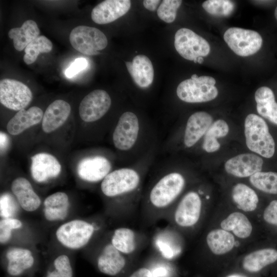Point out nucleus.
Here are the masks:
<instances>
[{
  "mask_svg": "<svg viewBox=\"0 0 277 277\" xmlns=\"http://www.w3.org/2000/svg\"><path fill=\"white\" fill-rule=\"evenodd\" d=\"M251 184L265 193L277 194V172L260 171L250 176Z\"/></svg>",
  "mask_w": 277,
  "mask_h": 277,
  "instance_id": "f704fd0d",
  "label": "nucleus"
},
{
  "mask_svg": "<svg viewBox=\"0 0 277 277\" xmlns=\"http://www.w3.org/2000/svg\"><path fill=\"white\" fill-rule=\"evenodd\" d=\"M150 126L145 125L133 112L127 111L119 117L112 140L115 149L125 156V161H135L155 145Z\"/></svg>",
  "mask_w": 277,
  "mask_h": 277,
  "instance_id": "7ed1b4c3",
  "label": "nucleus"
},
{
  "mask_svg": "<svg viewBox=\"0 0 277 277\" xmlns=\"http://www.w3.org/2000/svg\"><path fill=\"white\" fill-rule=\"evenodd\" d=\"M265 221L277 226V200L271 201L265 208L263 213Z\"/></svg>",
  "mask_w": 277,
  "mask_h": 277,
  "instance_id": "a19ab883",
  "label": "nucleus"
},
{
  "mask_svg": "<svg viewBox=\"0 0 277 277\" xmlns=\"http://www.w3.org/2000/svg\"><path fill=\"white\" fill-rule=\"evenodd\" d=\"M126 277H154L148 264L138 267Z\"/></svg>",
  "mask_w": 277,
  "mask_h": 277,
  "instance_id": "79ce46f5",
  "label": "nucleus"
},
{
  "mask_svg": "<svg viewBox=\"0 0 277 277\" xmlns=\"http://www.w3.org/2000/svg\"><path fill=\"white\" fill-rule=\"evenodd\" d=\"M5 269L9 277H21L32 270L35 259L32 251L24 247H13L5 254Z\"/></svg>",
  "mask_w": 277,
  "mask_h": 277,
  "instance_id": "f3484780",
  "label": "nucleus"
},
{
  "mask_svg": "<svg viewBox=\"0 0 277 277\" xmlns=\"http://www.w3.org/2000/svg\"><path fill=\"white\" fill-rule=\"evenodd\" d=\"M202 7L211 15L227 16L233 12L234 4L229 0H207L203 3Z\"/></svg>",
  "mask_w": 277,
  "mask_h": 277,
  "instance_id": "e433bc0d",
  "label": "nucleus"
},
{
  "mask_svg": "<svg viewBox=\"0 0 277 277\" xmlns=\"http://www.w3.org/2000/svg\"><path fill=\"white\" fill-rule=\"evenodd\" d=\"M254 98L258 113L277 125V103L272 90L265 86L260 87L255 91Z\"/></svg>",
  "mask_w": 277,
  "mask_h": 277,
  "instance_id": "bb28decb",
  "label": "nucleus"
},
{
  "mask_svg": "<svg viewBox=\"0 0 277 277\" xmlns=\"http://www.w3.org/2000/svg\"><path fill=\"white\" fill-rule=\"evenodd\" d=\"M180 0H164L157 10L158 17L167 23L173 22L176 16L177 9L182 4Z\"/></svg>",
  "mask_w": 277,
  "mask_h": 277,
  "instance_id": "4c0bfd02",
  "label": "nucleus"
},
{
  "mask_svg": "<svg viewBox=\"0 0 277 277\" xmlns=\"http://www.w3.org/2000/svg\"><path fill=\"white\" fill-rule=\"evenodd\" d=\"M221 228L228 231H232L237 237L245 239L249 237L252 231V226L243 213L234 212L221 223Z\"/></svg>",
  "mask_w": 277,
  "mask_h": 277,
  "instance_id": "7c9ffc66",
  "label": "nucleus"
},
{
  "mask_svg": "<svg viewBox=\"0 0 277 277\" xmlns=\"http://www.w3.org/2000/svg\"><path fill=\"white\" fill-rule=\"evenodd\" d=\"M156 150V145L129 166L112 170L101 183L103 195L110 201L111 213L126 219L141 205L144 182Z\"/></svg>",
  "mask_w": 277,
  "mask_h": 277,
  "instance_id": "f257e3e1",
  "label": "nucleus"
},
{
  "mask_svg": "<svg viewBox=\"0 0 277 277\" xmlns=\"http://www.w3.org/2000/svg\"><path fill=\"white\" fill-rule=\"evenodd\" d=\"M146 239L142 233L130 228L121 227L113 231L109 241L121 252L132 258L144 246Z\"/></svg>",
  "mask_w": 277,
  "mask_h": 277,
  "instance_id": "dca6fc26",
  "label": "nucleus"
},
{
  "mask_svg": "<svg viewBox=\"0 0 277 277\" xmlns=\"http://www.w3.org/2000/svg\"><path fill=\"white\" fill-rule=\"evenodd\" d=\"M244 127L247 147L264 157H271L275 152V143L265 121L251 113L246 116Z\"/></svg>",
  "mask_w": 277,
  "mask_h": 277,
  "instance_id": "423d86ee",
  "label": "nucleus"
},
{
  "mask_svg": "<svg viewBox=\"0 0 277 277\" xmlns=\"http://www.w3.org/2000/svg\"><path fill=\"white\" fill-rule=\"evenodd\" d=\"M23 223L19 220L14 217H6L0 221V243L6 244L11 239L13 230L21 228Z\"/></svg>",
  "mask_w": 277,
  "mask_h": 277,
  "instance_id": "58836bf2",
  "label": "nucleus"
},
{
  "mask_svg": "<svg viewBox=\"0 0 277 277\" xmlns=\"http://www.w3.org/2000/svg\"><path fill=\"white\" fill-rule=\"evenodd\" d=\"M130 7L129 0H106L93 8L91 18L98 24H108L125 15Z\"/></svg>",
  "mask_w": 277,
  "mask_h": 277,
  "instance_id": "412c9836",
  "label": "nucleus"
},
{
  "mask_svg": "<svg viewBox=\"0 0 277 277\" xmlns=\"http://www.w3.org/2000/svg\"><path fill=\"white\" fill-rule=\"evenodd\" d=\"M32 94L30 88L15 80L5 78L0 81V102L6 108L19 111L31 102Z\"/></svg>",
  "mask_w": 277,
  "mask_h": 277,
  "instance_id": "f8f14e48",
  "label": "nucleus"
},
{
  "mask_svg": "<svg viewBox=\"0 0 277 277\" xmlns=\"http://www.w3.org/2000/svg\"><path fill=\"white\" fill-rule=\"evenodd\" d=\"M277 261V250L267 248L253 251L245 256L242 261L244 269L256 273Z\"/></svg>",
  "mask_w": 277,
  "mask_h": 277,
  "instance_id": "cd10ccee",
  "label": "nucleus"
},
{
  "mask_svg": "<svg viewBox=\"0 0 277 277\" xmlns=\"http://www.w3.org/2000/svg\"><path fill=\"white\" fill-rule=\"evenodd\" d=\"M171 227L158 229L152 238V245L160 258L171 261L181 252L182 246L176 233Z\"/></svg>",
  "mask_w": 277,
  "mask_h": 277,
  "instance_id": "2eb2a0df",
  "label": "nucleus"
},
{
  "mask_svg": "<svg viewBox=\"0 0 277 277\" xmlns=\"http://www.w3.org/2000/svg\"><path fill=\"white\" fill-rule=\"evenodd\" d=\"M72 262L66 254L57 256L49 265L44 277H73Z\"/></svg>",
  "mask_w": 277,
  "mask_h": 277,
  "instance_id": "72a5a7b5",
  "label": "nucleus"
},
{
  "mask_svg": "<svg viewBox=\"0 0 277 277\" xmlns=\"http://www.w3.org/2000/svg\"><path fill=\"white\" fill-rule=\"evenodd\" d=\"M100 228L98 223L74 219L63 223L57 228L56 239L66 248L81 249L88 244Z\"/></svg>",
  "mask_w": 277,
  "mask_h": 277,
  "instance_id": "39448f33",
  "label": "nucleus"
},
{
  "mask_svg": "<svg viewBox=\"0 0 277 277\" xmlns=\"http://www.w3.org/2000/svg\"><path fill=\"white\" fill-rule=\"evenodd\" d=\"M9 143V140L8 136L3 132H1L0 134V145H1V151H5Z\"/></svg>",
  "mask_w": 277,
  "mask_h": 277,
  "instance_id": "c03bdc74",
  "label": "nucleus"
},
{
  "mask_svg": "<svg viewBox=\"0 0 277 277\" xmlns=\"http://www.w3.org/2000/svg\"><path fill=\"white\" fill-rule=\"evenodd\" d=\"M43 115L42 110L36 106H33L27 110L22 109L8 122L7 131L11 135H18L39 123L43 119Z\"/></svg>",
  "mask_w": 277,
  "mask_h": 277,
  "instance_id": "a878e982",
  "label": "nucleus"
},
{
  "mask_svg": "<svg viewBox=\"0 0 277 277\" xmlns=\"http://www.w3.org/2000/svg\"><path fill=\"white\" fill-rule=\"evenodd\" d=\"M39 33L36 23L33 20L28 19L26 21L21 27L10 29L8 36L13 39L14 48L18 51H21L36 38Z\"/></svg>",
  "mask_w": 277,
  "mask_h": 277,
  "instance_id": "c85d7f7f",
  "label": "nucleus"
},
{
  "mask_svg": "<svg viewBox=\"0 0 277 277\" xmlns=\"http://www.w3.org/2000/svg\"><path fill=\"white\" fill-rule=\"evenodd\" d=\"M131 262L132 258L118 251L109 241L99 251L95 259V266L101 273L117 277L126 272Z\"/></svg>",
  "mask_w": 277,
  "mask_h": 277,
  "instance_id": "9d476101",
  "label": "nucleus"
},
{
  "mask_svg": "<svg viewBox=\"0 0 277 277\" xmlns=\"http://www.w3.org/2000/svg\"><path fill=\"white\" fill-rule=\"evenodd\" d=\"M204 61V59L203 58V57H199L197 58V62L199 63V64H202Z\"/></svg>",
  "mask_w": 277,
  "mask_h": 277,
  "instance_id": "49530a36",
  "label": "nucleus"
},
{
  "mask_svg": "<svg viewBox=\"0 0 277 277\" xmlns=\"http://www.w3.org/2000/svg\"><path fill=\"white\" fill-rule=\"evenodd\" d=\"M202 194L201 190L187 192L174 205L165 220L171 225L182 229H189L196 225L202 212Z\"/></svg>",
  "mask_w": 277,
  "mask_h": 277,
  "instance_id": "20e7f679",
  "label": "nucleus"
},
{
  "mask_svg": "<svg viewBox=\"0 0 277 277\" xmlns=\"http://www.w3.org/2000/svg\"><path fill=\"white\" fill-rule=\"evenodd\" d=\"M88 66L87 61L83 57L76 58L66 70L65 74L66 77L71 78Z\"/></svg>",
  "mask_w": 277,
  "mask_h": 277,
  "instance_id": "ea45409f",
  "label": "nucleus"
},
{
  "mask_svg": "<svg viewBox=\"0 0 277 277\" xmlns=\"http://www.w3.org/2000/svg\"><path fill=\"white\" fill-rule=\"evenodd\" d=\"M215 83V80L211 76H198L194 74L190 78L185 80L179 84L176 95L181 101L188 103L210 101L218 95Z\"/></svg>",
  "mask_w": 277,
  "mask_h": 277,
  "instance_id": "0eeeda50",
  "label": "nucleus"
},
{
  "mask_svg": "<svg viewBox=\"0 0 277 277\" xmlns=\"http://www.w3.org/2000/svg\"><path fill=\"white\" fill-rule=\"evenodd\" d=\"M226 277H246V276L241 274H232Z\"/></svg>",
  "mask_w": 277,
  "mask_h": 277,
  "instance_id": "a18cd8bd",
  "label": "nucleus"
},
{
  "mask_svg": "<svg viewBox=\"0 0 277 277\" xmlns=\"http://www.w3.org/2000/svg\"><path fill=\"white\" fill-rule=\"evenodd\" d=\"M111 99L109 94L102 89L94 90L82 100L79 106L81 119L87 123L96 122L109 111Z\"/></svg>",
  "mask_w": 277,
  "mask_h": 277,
  "instance_id": "ddd939ff",
  "label": "nucleus"
},
{
  "mask_svg": "<svg viewBox=\"0 0 277 277\" xmlns=\"http://www.w3.org/2000/svg\"><path fill=\"white\" fill-rule=\"evenodd\" d=\"M263 161L253 153H243L229 159L225 163L226 171L234 176L245 177L261 171Z\"/></svg>",
  "mask_w": 277,
  "mask_h": 277,
  "instance_id": "aec40b11",
  "label": "nucleus"
},
{
  "mask_svg": "<svg viewBox=\"0 0 277 277\" xmlns=\"http://www.w3.org/2000/svg\"><path fill=\"white\" fill-rule=\"evenodd\" d=\"M228 132L229 126L225 121L218 120L213 122L204 136L203 149L208 153L217 151L220 148V144L217 138L225 136Z\"/></svg>",
  "mask_w": 277,
  "mask_h": 277,
  "instance_id": "473e14b6",
  "label": "nucleus"
},
{
  "mask_svg": "<svg viewBox=\"0 0 277 277\" xmlns=\"http://www.w3.org/2000/svg\"><path fill=\"white\" fill-rule=\"evenodd\" d=\"M187 179L180 171L165 166L144 190L141 203L143 221L151 226L166 218L184 191Z\"/></svg>",
  "mask_w": 277,
  "mask_h": 277,
  "instance_id": "f03ea898",
  "label": "nucleus"
},
{
  "mask_svg": "<svg viewBox=\"0 0 277 277\" xmlns=\"http://www.w3.org/2000/svg\"><path fill=\"white\" fill-rule=\"evenodd\" d=\"M160 2L159 0H145L143 1V5L148 10L154 11Z\"/></svg>",
  "mask_w": 277,
  "mask_h": 277,
  "instance_id": "37998d69",
  "label": "nucleus"
},
{
  "mask_svg": "<svg viewBox=\"0 0 277 277\" xmlns=\"http://www.w3.org/2000/svg\"><path fill=\"white\" fill-rule=\"evenodd\" d=\"M11 189L18 204L25 211L33 212L40 206L39 197L26 178L19 177L14 179L11 183Z\"/></svg>",
  "mask_w": 277,
  "mask_h": 277,
  "instance_id": "4be33fe9",
  "label": "nucleus"
},
{
  "mask_svg": "<svg viewBox=\"0 0 277 277\" xmlns=\"http://www.w3.org/2000/svg\"><path fill=\"white\" fill-rule=\"evenodd\" d=\"M174 47L181 56L189 61L206 56L210 51V45L205 38L186 28L176 32Z\"/></svg>",
  "mask_w": 277,
  "mask_h": 277,
  "instance_id": "9b49d317",
  "label": "nucleus"
},
{
  "mask_svg": "<svg viewBox=\"0 0 277 277\" xmlns=\"http://www.w3.org/2000/svg\"><path fill=\"white\" fill-rule=\"evenodd\" d=\"M212 116L205 111H197L188 118L183 130L182 144L188 149L195 146L212 124Z\"/></svg>",
  "mask_w": 277,
  "mask_h": 277,
  "instance_id": "a211bd4d",
  "label": "nucleus"
},
{
  "mask_svg": "<svg viewBox=\"0 0 277 277\" xmlns=\"http://www.w3.org/2000/svg\"><path fill=\"white\" fill-rule=\"evenodd\" d=\"M31 174L38 183L45 182L57 177L60 173L61 166L53 155L47 153H37L31 157Z\"/></svg>",
  "mask_w": 277,
  "mask_h": 277,
  "instance_id": "6ab92c4d",
  "label": "nucleus"
},
{
  "mask_svg": "<svg viewBox=\"0 0 277 277\" xmlns=\"http://www.w3.org/2000/svg\"><path fill=\"white\" fill-rule=\"evenodd\" d=\"M71 46L77 51L88 55L99 53L108 44L107 38L100 30L93 27L79 26L69 35Z\"/></svg>",
  "mask_w": 277,
  "mask_h": 277,
  "instance_id": "6e6552de",
  "label": "nucleus"
},
{
  "mask_svg": "<svg viewBox=\"0 0 277 277\" xmlns=\"http://www.w3.org/2000/svg\"><path fill=\"white\" fill-rule=\"evenodd\" d=\"M110 160L101 154L86 157L81 160L77 167L79 177L90 183L102 182L112 170Z\"/></svg>",
  "mask_w": 277,
  "mask_h": 277,
  "instance_id": "4468645a",
  "label": "nucleus"
},
{
  "mask_svg": "<svg viewBox=\"0 0 277 277\" xmlns=\"http://www.w3.org/2000/svg\"><path fill=\"white\" fill-rule=\"evenodd\" d=\"M71 111L69 103L62 100L53 102L44 113L42 127L46 133L51 132L61 127L68 118Z\"/></svg>",
  "mask_w": 277,
  "mask_h": 277,
  "instance_id": "b1692460",
  "label": "nucleus"
},
{
  "mask_svg": "<svg viewBox=\"0 0 277 277\" xmlns=\"http://www.w3.org/2000/svg\"><path fill=\"white\" fill-rule=\"evenodd\" d=\"M70 203L68 196L63 192H57L48 196L43 203V214L49 222L64 220L68 216Z\"/></svg>",
  "mask_w": 277,
  "mask_h": 277,
  "instance_id": "393cba45",
  "label": "nucleus"
},
{
  "mask_svg": "<svg viewBox=\"0 0 277 277\" xmlns=\"http://www.w3.org/2000/svg\"><path fill=\"white\" fill-rule=\"evenodd\" d=\"M126 66L134 83L139 87L146 88L151 85L154 78V69L147 56L137 55L132 62H126Z\"/></svg>",
  "mask_w": 277,
  "mask_h": 277,
  "instance_id": "5701e85b",
  "label": "nucleus"
},
{
  "mask_svg": "<svg viewBox=\"0 0 277 277\" xmlns=\"http://www.w3.org/2000/svg\"><path fill=\"white\" fill-rule=\"evenodd\" d=\"M233 202L240 209L245 212L253 211L257 207L259 198L255 192L243 183L234 185L232 190Z\"/></svg>",
  "mask_w": 277,
  "mask_h": 277,
  "instance_id": "2f4dec72",
  "label": "nucleus"
},
{
  "mask_svg": "<svg viewBox=\"0 0 277 277\" xmlns=\"http://www.w3.org/2000/svg\"><path fill=\"white\" fill-rule=\"evenodd\" d=\"M52 49L51 42L45 36L39 35L25 49L23 60L27 65L34 63L41 53H48Z\"/></svg>",
  "mask_w": 277,
  "mask_h": 277,
  "instance_id": "c9c22d12",
  "label": "nucleus"
},
{
  "mask_svg": "<svg viewBox=\"0 0 277 277\" xmlns=\"http://www.w3.org/2000/svg\"><path fill=\"white\" fill-rule=\"evenodd\" d=\"M234 242L232 234L223 229L211 230L206 236L207 244L215 255H223L231 251L234 247Z\"/></svg>",
  "mask_w": 277,
  "mask_h": 277,
  "instance_id": "c756f323",
  "label": "nucleus"
},
{
  "mask_svg": "<svg viewBox=\"0 0 277 277\" xmlns=\"http://www.w3.org/2000/svg\"><path fill=\"white\" fill-rule=\"evenodd\" d=\"M274 15H275L276 19L277 20V7H276L274 11Z\"/></svg>",
  "mask_w": 277,
  "mask_h": 277,
  "instance_id": "de8ad7c7",
  "label": "nucleus"
},
{
  "mask_svg": "<svg viewBox=\"0 0 277 277\" xmlns=\"http://www.w3.org/2000/svg\"><path fill=\"white\" fill-rule=\"evenodd\" d=\"M229 47L238 55L248 56L256 53L261 48L263 39L255 31L231 27L224 34Z\"/></svg>",
  "mask_w": 277,
  "mask_h": 277,
  "instance_id": "1a4fd4ad",
  "label": "nucleus"
}]
</instances>
